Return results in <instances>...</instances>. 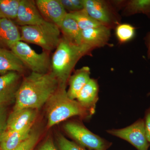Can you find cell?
I'll list each match as a JSON object with an SVG mask.
<instances>
[{
	"label": "cell",
	"mask_w": 150,
	"mask_h": 150,
	"mask_svg": "<svg viewBox=\"0 0 150 150\" xmlns=\"http://www.w3.org/2000/svg\"><path fill=\"white\" fill-rule=\"evenodd\" d=\"M58 81L51 72L32 73L24 78L17 92L13 109H36L46 104L58 89Z\"/></svg>",
	"instance_id": "6da1fadb"
},
{
	"label": "cell",
	"mask_w": 150,
	"mask_h": 150,
	"mask_svg": "<svg viewBox=\"0 0 150 150\" xmlns=\"http://www.w3.org/2000/svg\"><path fill=\"white\" fill-rule=\"evenodd\" d=\"M93 50L86 44L79 45L63 36L61 38L51 63V73L58 81L59 86L67 87L76 64L83 56L90 55Z\"/></svg>",
	"instance_id": "7a4b0ae2"
},
{
	"label": "cell",
	"mask_w": 150,
	"mask_h": 150,
	"mask_svg": "<svg viewBox=\"0 0 150 150\" xmlns=\"http://www.w3.org/2000/svg\"><path fill=\"white\" fill-rule=\"evenodd\" d=\"M66 88L59 86L46 103L48 128L74 116L90 117L94 112L69 96Z\"/></svg>",
	"instance_id": "3957f363"
},
{
	"label": "cell",
	"mask_w": 150,
	"mask_h": 150,
	"mask_svg": "<svg viewBox=\"0 0 150 150\" xmlns=\"http://www.w3.org/2000/svg\"><path fill=\"white\" fill-rule=\"evenodd\" d=\"M59 26L46 20L40 24L21 26V40L40 46L47 52L56 48L61 38Z\"/></svg>",
	"instance_id": "277c9868"
},
{
	"label": "cell",
	"mask_w": 150,
	"mask_h": 150,
	"mask_svg": "<svg viewBox=\"0 0 150 150\" xmlns=\"http://www.w3.org/2000/svg\"><path fill=\"white\" fill-rule=\"evenodd\" d=\"M10 49L21 60L25 67L32 72L42 74L48 73L51 63L47 51L38 54L22 40L15 43Z\"/></svg>",
	"instance_id": "5b68a950"
},
{
	"label": "cell",
	"mask_w": 150,
	"mask_h": 150,
	"mask_svg": "<svg viewBox=\"0 0 150 150\" xmlns=\"http://www.w3.org/2000/svg\"><path fill=\"white\" fill-rule=\"evenodd\" d=\"M65 131L80 146L90 150H107L112 143L93 134L82 124L74 121L66 123Z\"/></svg>",
	"instance_id": "8992f818"
},
{
	"label": "cell",
	"mask_w": 150,
	"mask_h": 150,
	"mask_svg": "<svg viewBox=\"0 0 150 150\" xmlns=\"http://www.w3.org/2000/svg\"><path fill=\"white\" fill-rule=\"evenodd\" d=\"M84 9L95 20L110 29L120 24V18L110 2L102 0H83Z\"/></svg>",
	"instance_id": "52a82bcc"
},
{
	"label": "cell",
	"mask_w": 150,
	"mask_h": 150,
	"mask_svg": "<svg viewBox=\"0 0 150 150\" xmlns=\"http://www.w3.org/2000/svg\"><path fill=\"white\" fill-rule=\"evenodd\" d=\"M107 132L126 140L138 150H148L149 148L150 144L147 139L144 119L140 118L126 128L112 129L107 130Z\"/></svg>",
	"instance_id": "ba28073f"
},
{
	"label": "cell",
	"mask_w": 150,
	"mask_h": 150,
	"mask_svg": "<svg viewBox=\"0 0 150 150\" xmlns=\"http://www.w3.org/2000/svg\"><path fill=\"white\" fill-rule=\"evenodd\" d=\"M19 73L9 72L0 76V107L15 100L21 83Z\"/></svg>",
	"instance_id": "9c48e42d"
},
{
	"label": "cell",
	"mask_w": 150,
	"mask_h": 150,
	"mask_svg": "<svg viewBox=\"0 0 150 150\" xmlns=\"http://www.w3.org/2000/svg\"><path fill=\"white\" fill-rule=\"evenodd\" d=\"M16 20L21 26L40 24L46 20L38 9L35 2L31 0L21 1Z\"/></svg>",
	"instance_id": "30bf717a"
},
{
	"label": "cell",
	"mask_w": 150,
	"mask_h": 150,
	"mask_svg": "<svg viewBox=\"0 0 150 150\" xmlns=\"http://www.w3.org/2000/svg\"><path fill=\"white\" fill-rule=\"evenodd\" d=\"M35 3L44 18L59 27L68 13L59 0H37Z\"/></svg>",
	"instance_id": "8fae6325"
},
{
	"label": "cell",
	"mask_w": 150,
	"mask_h": 150,
	"mask_svg": "<svg viewBox=\"0 0 150 150\" xmlns=\"http://www.w3.org/2000/svg\"><path fill=\"white\" fill-rule=\"evenodd\" d=\"M36 114V110L32 108L13 109L8 117L7 129L21 131L32 127Z\"/></svg>",
	"instance_id": "7c38bea8"
},
{
	"label": "cell",
	"mask_w": 150,
	"mask_h": 150,
	"mask_svg": "<svg viewBox=\"0 0 150 150\" xmlns=\"http://www.w3.org/2000/svg\"><path fill=\"white\" fill-rule=\"evenodd\" d=\"M110 29L105 25L82 30V43L93 49L107 45L110 39Z\"/></svg>",
	"instance_id": "4fadbf2b"
},
{
	"label": "cell",
	"mask_w": 150,
	"mask_h": 150,
	"mask_svg": "<svg viewBox=\"0 0 150 150\" xmlns=\"http://www.w3.org/2000/svg\"><path fill=\"white\" fill-rule=\"evenodd\" d=\"M20 40L21 32L16 25L11 20L0 18V48L10 49Z\"/></svg>",
	"instance_id": "5bb4252c"
},
{
	"label": "cell",
	"mask_w": 150,
	"mask_h": 150,
	"mask_svg": "<svg viewBox=\"0 0 150 150\" xmlns=\"http://www.w3.org/2000/svg\"><path fill=\"white\" fill-rule=\"evenodd\" d=\"M26 67L17 56L11 50L0 48V74L9 72L23 73Z\"/></svg>",
	"instance_id": "9a60e30c"
},
{
	"label": "cell",
	"mask_w": 150,
	"mask_h": 150,
	"mask_svg": "<svg viewBox=\"0 0 150 150\" xmlns=\"http://www.w3.org/2000/svg\"><path fill=\"white\" fill-rule=\"evenodd\" d=\"M90 69L83 67L76 70L74 74L70 76L68 83L69 87L67 91L71 99H76L80 92L90 79Z\"/></svg>",
	"instance_id": "2e32d148"
},
{
	"label": "cell",
	"mask_w": 150,
	"mask_h": 150,
	"mask_svg": "<svg viewBox=\"0 0 150 150\" xmlns=\"http://www.w3.org/2000/svg\"><path fill=\"white\" fill-rule=\"evenodd\" d=\"M97 81L91 79L78 95V102L83 107L95 112L96 105L98 99Z\"/></svg>",
	"instance_id": "e0dca14e"
},
{
	"label": "cell",
	"mask_w": 150,
	"mask_h": 150,
	"mask_svg": "<svg viewBox=\"0 0 150 150\" xmlns=\"http://www.w3.org/2000/svg\"><path fill=\"white\" fill-rule=\"evenodd\" d=\"M29 127L21 131L7 129L0 141L1 150H13L29 137L31 132Z\"/></svg>",
	"instance_id": "ac0fdd59"
},
{
	"label": "cell",
	"mask_w": 150,
	"mask_h": 150,
	"mask_svg": "<svg viewBox=\"0 0 150 150\" xmlns=\"http://www.w3.org/2000/svg\"><path fill=\"white\" fill-rule=\"evenodd\" d=\"M59 28L63 33V37L76 44H82V30L76 21L69 15L68 13Z\"/></svg>",
	"instance_id": "d6986e66"
},
{
	"label": "cell",
	"mask_w": 150,
	"mask_h": 150,
	"mask_svg": "<svg viewBox=\"0 0 150 150\" xmlns=\"http://www.w3.org/2000/svg\"><path fill=\"white\" fill-rule=\"evenodd\" d=\"M123 7L124 15L131 16L137 13H143L150 17V0L126 1Z\"/></svg>",
	"instance_id": "ffe728a7"
},
{
	"label": "cell",
	"mask_w": 150,
	"mask_h": 150,
	"mask_svg": "<svg viewBox=\"0 0 150 150\" xmlns=\"http://www.w3.org/2000/svg\"><path fill=\"white\" fill-rule=\"evenodd\" d=\"M68 14L76 21L81 30L103 25L99 22L92 18L84 9L77 11L68 13Z\"/></svg>",
	"instance_id": "44dd1931"
},
{
	"label": "cell",
	"mask_w": 150,
	"mask_h": 150,
	"mask_svg": "<svg viewBox=\"0 0 150 150\" xmlns=\"http://www.w3.org/2000/svg\"><path fill=\"white\" fill-rule=\"evenodd\" d=\"M21 0H0V18L16 19Z\"/></svg>",
	"instance_id": "7402d4cb"
},
{
	"label": "cell",
	"mask_w": 150,
	"mask_h": 150,
	"mask_svg": "<svg viewBox=\"0 0 150 150\" xmlns=\"http://www.w3.org/2000/svg\"><path fill=\"white\" fill-rule=\"evenodd\" d=\"M115 28L116 37L121 43L129 42L135 36L136 28L131 24H119Z\"/></svg>",
	"instance_id": "603a6c76"
},
{
	"label": "cell",
	"mask_w": 150,
	"mask_h": 150,
	"mask_svg": "<svg viewBox=\"0 0 150 150\" xmlns=\"http://www.w3.org/2000/svg\"><path fill=\"white\" fill-rule=\"evenodd\" d=\"M40 135L36 131H31L29 137L13 150H33L39 140Z\"/></svg>",
	"instance_id": "cb8c5ba5"
},
{
	"label": "cell",
	"mask_w": 150,
	"mask_h": 150,
	"mask_svg": "<svg viewBox=\"0 0 150 150\" xmlns=\"http://www.w3.org/2000/svg\"><path fill=\"white\" fill-rule=\"evenodd\" d=\"M57 142L60 150H90L67 139L62 135L58 137Z\"/></svg>",
	"instance_id": "d4e9b609"
},
{
	"label": "cell",
	"mask_w": 150,
	"mask_h": 150,
	"mask_svg": "<svg viewBox=\"0 0 150 150\" xmlns=\"http://www.w3.org/2000/svg\"><path fill=\"white\" fill-rule=\"evenodd\" d=\"M7 110L6 106L0 107V141L7 129Z\"/></svg>",
	"instance_id": "484cf974"
},
{
	"label": "cell",
	"mask_w": 150,
	"mask_h": 150,
	"mask_svg": "<svg viewBox=\"0 0 150 150\" xmlns=\"http://www.w3.org/2000/svg\"><path fill=\"white\" fill-rule=\"evenodd\" d=\"M144 121L147 139L150 144V107L146 110Z\"/></svg>",
	"instance_id": "4316f807"
},
{
	"label": "cell",
	"mask_w": 150,
	"mask_h": 150,
	"mask_svg": "<svg viewBox=\"0 0 150 150\" xmlns=\"http://www.w3.org/2000/svg\"><path fill=\"white\" fill-rule=\"evenodd\" d=\"M37 150H58L53 141L50 138L47 139L38 148Z\"/></svg>",
	"instance_id": "83f0119b"
},
{
	"label": "cell",
	"mask_w": 150,
	"mask_h": 150,
	"mask_svg": "<svg viewBox=\"0 0 150 150\" xmlns=\"http://www.w3.org/2000/svg\"><path fill=\"white\" fill-rule=\"evenodd\" d=\"M64 8L69 13L75 12V10L71 0H59Z\"/></svg>",
	"instance_id": "f1b7e54d"
},
{
	"label": "cell",
	"mask_w": 150,
	"mask_h": 150,
	"mask_svg": "<svg viewBox=\"0 0 150 150\" xmlns=\"http://www.w3.org/2000/svg\"><path fill=\"white\" fill-rule=\"evenodd\" d=\"M74 7L75 11L82 10L84 9L83 0H71Z\"/></svg>",
	"instance_id": "f546056e"
},
{
	"label": "cell",
	"mask_w": 150,
	"mask_h": 150,
	"mask_svg": "<svg viewBox=\"0 0 150 150\" xmlns=\"http://www.w3.org/2000/svg\"><path fill=\"white\" fill-rule=\"evenodd\" d=\"M145 43L147 48V57L150 59V32L148 33L145 38Z\"/></svg>",
	"instance_id": "4dcf8cb0"
},
{
	"label": "cell",
	"mask_w": 150,
	"mask_h": 150,
	"mask_svg": "<svg viewBox=\"0 0 150 150\" xmlns=\"http://www.w3.org/2000/svg\"><path fill=\"white\" fill-rule=\"evenodd\" d=\"M148 95H150V92L149 93V94H148Z\"/></svg>",
	"instance_id": "1f68e13d"
},
{
	"label": "cell",
	"mask_w": 150,
	"mask_h": 150,
	"mask_svg": "<svg viewBox=\"0 0 150 150\" xmlns=\"http://www.w3.org/2000/svg\"><path fill=\"white\" fill-rule=\"evenodd\" d=\"M0 150H1V148H0Z\"/></svg>",
	"instance_id": "d6a6232c"
}]
</instances>
